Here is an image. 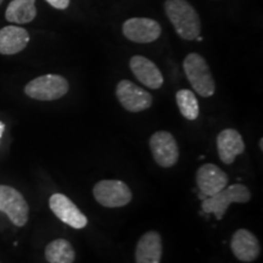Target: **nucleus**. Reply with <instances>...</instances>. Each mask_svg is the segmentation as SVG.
<instances>
[{
	"instance_id": "3",
	"label": "nucleus",
	"mask_w": 263,
	"mask_h": 263,
	"mask_svg": "<svg viewBox=\"0 0 263 263\" xmlns=\"http://www.w3.org/2000/svg\"><path fill=\"white\" fill-rule=\"evenodd\" d=\"M251 200V193L242 184H233L229 188L222 189L215 195L205 197L201 209L205 213H215L217 219H222L230 203H245Z\"/></svg>"
},
{
	"instance_id": "6",
	"label": "nucleus",
	"mask_w": 263,
	"mask_h": 263,
	"mask_svg": "<svg viewBox=\"0 0 263 263\" xmlns=\"http://www.w3.org/2000/svg\"><path fill=\"white\" fill-rule=\"evenodd\" d=\"M0 211L16 227H24L28 222V203L22 194L12 186L0 185Z\"/></svg>"
},
{
	"instance_id": "18",
	"label": "nucleus",
	"mask_w": 263,
	"mask_h": 263,
	"mask_svg": "<svg viewBox=\"0 0 263 263\" xmlns=\"http://www.w3.org/2000/svg\"><path fill=\"white\" fill-rule=\"evenodd\" d=\"M44 255L49 263H73L76 258L73 246L65 239H57L49 242Z\"/></svg>"
},
{
	"instance_id": "2",
	"label": "nucleus",
	"mask_w": 263,
	"mask_h": 263,
	"mask_svg": "<svg viewBox=\"0 0 263 263\" xmlns=\"http://www.w3.org/2000/svg\"><path fill=\"white\" fill-rule=\"evenodd\" d=\"M184 72L194 90L202 98H210L215 94L216 83L209 65L201 55L192 52L186 55L183 62Z\"/></svg>"
},
{
	"instance_id": "5",
	"label": "nucleus",
	"mask_w": 263,
	"mask_h": 263,
	"mask_svg": "<svg viewBox=\"0 0 263 263\" xmlns=\"http://www.w3.org/2000/svg\"><path fill=\"white\" fill-rule=\"evenodd\" d=\"M93 194L95 200L104 207H122L130 202L132 192L122 180H101L95 184Z\"/></svg>"
},
{
	"instance_id": "10",
	"label": "nucleus",
	"mask_w": 263,
	"mask_h": 263,
	"mask_svg": "<svg viewBox=\"0 0 263 263\" xmlns=\"http://www.w3.org/2000/svg\"><path fill=\"white\" fill-rule=\"evenodd\" d=\"M124 37L134 43H151L159 39L161 26L155 20L146 17L128 18L122 26Z\"/></svg>"
},
{
	"instance_id": "13",
	"label": "nucleus",
	"mask_w": 263,
	"mask_h": 263,
	"mask_svg": "<svg viewBox=\"0 0 263 263\" xmlns=\"http://www.w3.org/2000/svg\"><path fill=\"white\" fill-rule=\"evenodd\" d=\"M129 67L137 80L151 89H159L163 84V76L159 67L149 59L136 55L130 59Z\"/></svg>"
},
{
	"instance_id": "1",
	"label": "nucleus",
	"mask_w": 263,
	"mask_h": 263,
	"mask_svg": "<svg viewBox=\"0 0 263 263\" xmlns=\"http://www.w3.org/2000/svg\"><path fill=\"white\" fill-rule=\"evenodd\" d=\"M164 11L180 38L194 41L199 37L201 21L190 3L186 0H166Z\"/></svg>"
},
{
	"instance_id": "4",
	"label": "nucleus",
	"mask_w": 263,
	"mask_h": 263,
	"mask_svg": "<svg viewBox=\"0 0 263 263\" xmlns=\"http://www.w3.org/2000/svg\"><path fill=\"white\" fill-rule=\"evenodd\" d=\"M68 89V82L62 76L44 74L28 82L25 87V93L34 100L51 101L65 97Z\"/></svg>"
},
{
	"instance_id": "8",
	"label": "nucleus",
	"mask_w": 263,
	"mask_h": 263,
	"mask_svg": "<svg viewBox=\"0 0 263 263\" xmlns=\"http://www.w3.org/2000/svg\"><path fill=\"white\" fill-rule=\"evenodd\" d=\"M116 97L120 104L129 112H140L153 105L151 94L128 80H122L117 84Z\"/></svg>"
},
{
	"instance_id": "22",
	"label": "nucleus",
	"mask_w": 263,
	"mask_h": 263,
	"mask_svg": "<svg viewBox=\"0 0 263 263\" xmlns=\"http://www.w3.org/2000/svg\"><path fill=\"white\" fill-rule=\"evenodd\" d=\"M3 2H4V0H0V4H2V3H3Z\"/></svg>"
},
{
	"instance_id": "17",
	"label": "nucleus",
	"mask_w": 263,
	"mask_h": 263,
	"mask_svg": "<svg viewBox=\"0 0 263 263\" xmlns=\"http://www.w3.org/2000/svg\"><path fill=\"white\" fill-rule=\"evenodd\" d=\"M37 16L35 0H12L5 11V18L11 24L25 25Z\"/></svg>"
},
{
	"instance_id": "14",
	"label": "nucleus",
	"mask_w": 263,
	"mask_h": 263,
	"mask_svg": "<svg viewBox=\"0 0 263 263\" xmlns=\"http://www.w3.org/2000/svg\"><path fill=\"white\" fill-rule=\"evenodd\" d=\"M217 149L222 162L232 164L235 161V157L241 155L245 150L241 134L232 128L222 130L217 137Z\"/></svg>"
},
{
	"instance_id": "11",
	"label": "nucleus",
	"mask_w": 263,
	"mask_h": 263,
	"mask_svg": "<svg viewBox=\"0 0 263 263\" xmlns=\"http://www.w3.org/2000/svg\"><path fill=\"white\" fill-rule=\"evenodd\" d=\"M228 184V176L216 164H202L196 172V185L201 196L209 197L221 192Z\"/></svg>"
},
{
	"instance_id": "16",
	"label": "nucleus",
	"mask_w": 263,
	"mask_h": 263,
	"mask_svg": "<svg viewBox=\"0 0 263 263\" xmlns=\"http://www.w3.org/2000/svg\"><path fill=\"white\" fill-rule=\"evenodd\" d=\"M29 34L25 28L6 26L0 29V54L15 55L27 47Z\"/></svg>"
},
{
	"instance_id": "15",
	"label": "nucleus",
	"mask_w": 263,
	"mask_h": 263,
	"mask_svg": "<svg viewBox=\"0 0 263 263\" xmlns=\"http://www.w3.org/2000/svg\"><path fill=\"white\" fill-rule=\"evenodd\" d=\"M162 257V240L157 232H147L139 239L136 249L137 263H160Z\"/></svg>"
},
{
	"instance_id": "19",
	"label": "nucleus",
	"mask_w": 263,
	"mask_h": 263,
	"mask_svg": "<svg viewBox=\"0 0 263 263\" xmlns=\"http://www.w3.org/2000/svg\"><path fill=\"white\" fill-rule=\"evenodd\" d=\"M176 100H177V105H178L180 114H182L186 120L194 121L199 117V114H200L199 103H197L195 94H194L192 90L189 89L178 90L176 94Z\"/></svg>"
},
{
	"instance_id": "7",
	"label": "nucleus",
	"mask_w": 263,
	"mask_h": 263,
	"mask_svg": "<svg viewBox=\"0 0 263 263\" xmlns=\"http://www.w3.org/2000/svg\"><path fill=\"white\" fill-rule=\"evenodd\" d=\"M150 149L156 163L163 168H170L178 162V144L170 132L160 130L153 134L150 138Z\"/></svg>"
},
{
	"instance_id": "20",
	"label": "nucleus",
	"mask_w": 263,
	"mask_h": 263,
	"mask_svg": "<svg viewBox=\"0 0 263 263\" xmlns=\"http://www.w3.org/2000/svg\"><path fill=\"white\" fill-rule=\"evenodd\" d=\"M45 2L58 10H65L70 6V0H45Z\"/></svg>"
},
{
	"instance_id": "9",
	"label": "nucleus",
	"mask_w": 263,
	"mask_h": 263,
	"mask_svg": "<svg viewBox=\"0 0 263 263\" xmlns=\"http://www.w3.org/2000/svg\"><path fill=\"white\" fill-rule=\"evenodd\" d=\"M49 206L54 215L65 224L74 229H82L87 226L88 219L81 210L64 194H54L49 199Z\"/></svg>"
},
{
	"instance_id": "12",
	"label": "nucleus",
	"mask_w": 263,
	"mask_h": 263,
	"mask_svg": "<svg viewBox=\"0 0 263 263\" xmlns=\"http://www.w3.org/2000/svg\"><path fill=\"white\" fill-rule=\"evenodd\" d=\"M230 249L239 261L252 262L261 252L258 239L248 229H238L230 241Z\"/></svg>"
},
{
	"instance_id": "21",
	"label": "nucleus",
	"mask_w": 263,
	"mask_h": 263,
	"mask_svg": "<svg viewBox=\"0 0 263 263\" xmlns=\"http://www.w3.org/2000/svg\"><path fill=\"white\" fill-rule=\"evenodd\" d=\"M4 130H5V124L0 121V139H2V136L3 133H4Z\"/></svg>"
}]
</instances>
